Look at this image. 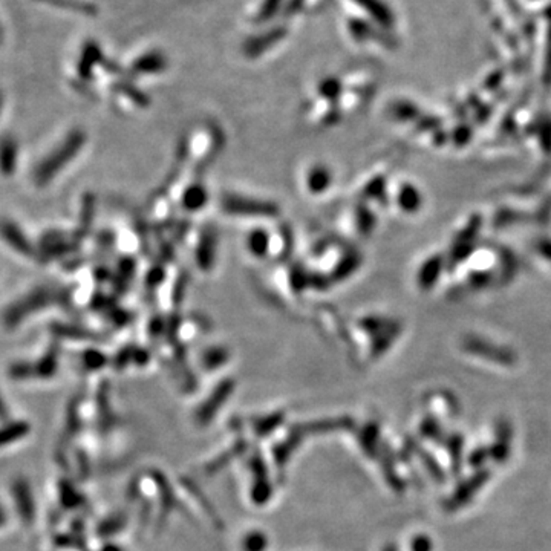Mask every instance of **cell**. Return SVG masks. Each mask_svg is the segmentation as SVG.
<instances>
[{
  "mask_svg": "<svg viewBox=\"0 0 551 551\" xmlns=\"http://www.w3.org/2000/svg\"><path fill=\"white\" fill-rule=\"evenodd\" d=\"M6 415H8V412H6V407H5L2 397H0V418H5Z\"/></svg>",
  "mask_w": 551,
  "mask_h": 551,
  "instance_id": "obj_8",
  "label": "cell"
},
{
  "mask_svg": "<svg viewBox=\"0 0 551 551\" xmlns=\"http://www.w3.org/2000/svg\"><path fill=\"white\" fill-rule=\"evenodd\" d=\"M277 2H279V0H265V6H263V10H262V16L268 17L270 14H273Z\"/></svg>",
  "mask_w": 551,
  "mask_h": 551,
  "instance_id": "obj_7",
  "label": "cell"
},
{
  "mask_svg": "<svg viewBox=\"0 0 551 551\" xmlns=\"http://www.w3.org/2000/svg\"><path fill=\"white\" fill-rule=\"evenodd\" d=\"M28 434V426L25 422H11V425L0 429V446H6L20 440Z\"/></svg>",
  "mask_w": 551,
  "mask_h": 551,
  "instance_id": "obj_6",
  "label": "cell"
},
{
  "mask_svg": "<svg viewBox=\"0 0 551 551\" xmlns=\"http://www.w3.org/2000/svg\"><path fill=\"white\" fill-rule=\"evenodd\" d=\"M0 236H2L6 242L22 254H31L33 245L29 244L28 238L24 235L16 224L10 221H0Z\"/></svg>",
  "mask_w": 551,
  "mask_h": 551,
  "instance_id": "obj_3",
  "label": "cell"
},
{
  "mask_svg": "<svg viewBox=\"0 0 551 551\" xmlns=\"http://www.w3.org/2000/svg\"><path fill=\"white\" fill-rule=\"evenodd\" d=\"M0 106H2V100H0Z\"/></svg>",
  "mask_w": 551,
  "mask_h": 551,
  "instance_id": "obj_9",
  "label": "cell"
},
{
  "mask_svg": "<svg viewBox=\"0 0 551 551\" xmlns=\"http://www.w3.org/2000/svg\"><path fill=\"white\" fill-rule=\"evenodd\" d=\"M17 142L10 135L0 138V170L5 175H11L14 173L17 164Z\"/></svg>",
  "mask_w": 551,
  "mask_h": 551,
  "instance_id": "obj_4",
  "label": "cell"
},
{
  "mask_svg": "<svg viewBox=\"0 0 551 551\" xmlns=\"http://www.w3.org/2000/svg\"><path fill=\"white\" fill-rule=\"evenodd\" d=\"M81 145V137L79 133H72L69 138L65 141L63 146H60L57 150L52 152L51 156H48L47 160H44L39 167L35 169V183L39 186H43L44 183H48L49 179L54 178L56 173L58 172L60 167H63V165L69 161V158L72 155H75L77 152L79 147Z\"/></svg>",
  "mask_w": 551,
  "mask_h": 551,
  "instance_id": "obj_1",
  "label": "cell"
},
{
  "mask_svg": "<svg viewBox=\"0 0 551 551\" xmlns=\"http://www.w3.org/2000/svg\"><path fill=\"white\" fill-rule=\"evenodd\" d=\"M51 293L48 290H37L29 294V296L19 300L17 304H14L5 314V322L8 327H16L19 322L24 320V317L31 314L37 309L42 308V305L47 304Z\"/></svg>",
  "mask_w": 551,
  "mask_h": 551,
  "instance_id": "obj_2",
  "label": "cell"
},
{
  "mask_svg": "<svg viewBox=\"0 0 551 551\" xmlns=\"http://www.w3.org/2000/svg\"><path fill=\"white\" fill-rule=\"evenodd\" d=\"M14 495H16L20 516L24 519H31L33 502H31V495H29V488L25 486V482H20V484L14 487Z\"/></svg>",
  "mask_w": 551,
  "mask_h": 551,
  "instance_id": "obj_5",
  "label": "cell"
}]
</instances>
